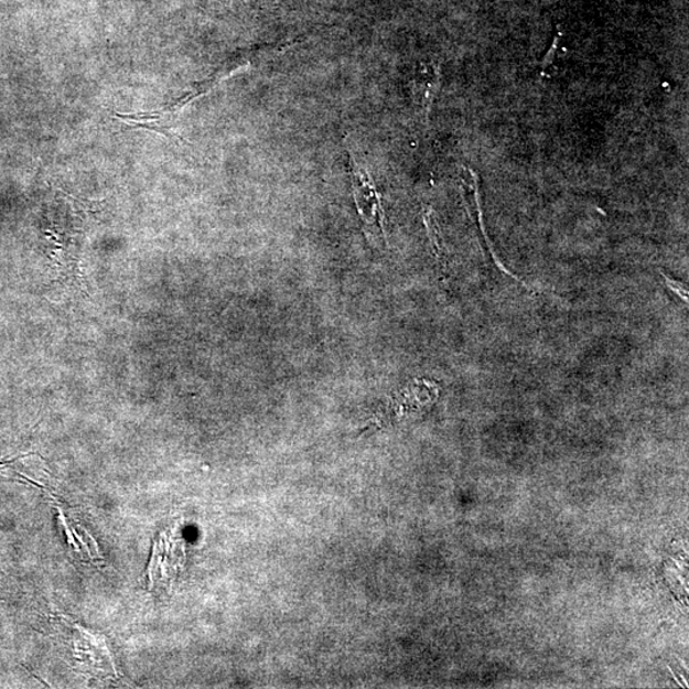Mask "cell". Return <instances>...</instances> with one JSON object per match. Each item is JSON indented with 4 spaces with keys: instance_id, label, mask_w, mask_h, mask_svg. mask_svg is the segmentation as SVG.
<instances>
[{
    "instance_id": "1",
    "label": "cell",
    "mask_w": 689,
    "mask_h": 689,
    "mask_svg": "<svg viewBox=\"0 0 689 689\" xmlns=\"http://www.w3.org/2000/svg\"><path fill=\"white\" fill-rule=\"evenodd\" d=\"M348 165H351L348 170H351L352 175L355 205L356 208H358L363 223L366 224L368 228L379 229L387 240L383 200H380V194L375 183H373L367 170L358 165L352 152L351 159H348Z\"/></svg>"
},
{
    "instance_id": "2",
    "label": "cell",
    "mask_w": 689,
    "mask_h": 689,
    "mask_svg": "<svg viewBox=\"0 0 689 689\" xmlns=\"http://www.w3.org/2000/svg\"><path fill=\"white\" fill-rule=\"evenodd\" d=\"M424 223H426L427 230H428V237H429V239H431V245H432V248L434 250V255H435L437 261L440 262L443 266V269H444V267H445V263H444V259H445L444 247H443L440 229H438V225H437V223L434 220V216H433V211L431 208L426 209Z\"/></svg>"
},
{
    "instance_id": "3",
    "label": "cell",
    "mask_w": 689,
    "mask_h": 689,
    "mask_svg": "<svg viewBox=\"0 0 689 689\" xmlns=\"http://www.w3.org/2000/svg\"><path fill=\"white\" fill-rule=\"evenodd\" d=\"M661 274H663V278L666 279L670 290L675 291V293L680 299L685 300V302L688 303V290L685 288L683 283L671 280L670 278H668L667 273L661 272Z\"/></svg>"
}]
</instances>
